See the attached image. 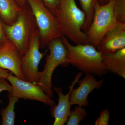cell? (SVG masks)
<instances>
[{"label": "cell", "instance_id": "cell-1", "mask_svg": "<svg viewBox=\"0 0 125 125\" xmlns=\"http://www.w3.org/2000/svg\"><path fill=\"white\" fill-rule=\"evenodd\" d=\"M54 15L62 36L76 45L88 44L85 33L82 30L85 14L75 0H61Z\"/></svg>", "mask_w": 125, "mask_h": 125}, {"label": "cell", "instance_id": "cell-2", "mask_svg": "<svg viewBox=\"0 0 125 125\" xmlns=\"http://www.w3.org/2000/svg\"><path fill=\"white\" fill-rule=\"evenodd\" d=\"M66 47L70 64L85 74L102 77L108 73L103 62L102 55L90 44L74 46L64 36L62 37Z\"/></svg>", "mask_w": 125, "mask_h": 125}, {"label": "cell", "instance_id": "cell-3", "mask_svg": "<svg viewBox=\"0 0 125 125\" xmlns=\"http://www.w3.org/2000/svg\"><path fill=\"white\" fill-rule=\"evenodd\" d=\"M3 25L7 38L15 45L21 58L28 48L34 33L38 29L30 7H22L13 24L3 23Z\"/></svg>", "mask_w": 125, "mask_h": 125}, {"label": "cell", "instance_id": "cell-4", "mask_svg": "<svg viewBox=\"0 0 125 125\" xmlns=\"http://www.w3.org/2000/svg\"><path fill=\"white\" fill-rule=\"evenodd\" d=\"M47 47L50 51L47 55L44 69L41 72L38 85L51 98L54 96L52 90V77L54 71L60 65L66 67L70 65L67 58V51L62 38L52 40Z\"/></svg>", "mask_w": 125, "mask_h": 125}, {"label": "cell", "instance_id": "cell-5", "mask_svg": "<svg viewBox=\"0 0 125 125\" xmlns=\"http://www.w3.org/2000/svg\"><path fill=\"white\" fill-rule=\"evenodd\" d=\"M35 18L37 26L40 48L44 49L52 40L62 35L58 28L56 16L42 0H26Z\"/></svg>", "mask_w": 125, "mask_h": 125}, {"label": "cell", "instance_id": "cell-6", "mask_svg": "<svg viewBox=\"0 0 125 125\" xmlns=\"http://www.w3.org/2000/svg\"><path fill=\"white\" fill-rule=\"evenodd\" d=\"M114 0L103 5L98 2L94 6V12L92 23L85 32L88 44L96 48L108 31L117 21L113 11Z\"/></svg>", "mask_w": 125, "mask_h": 125}, {"label": "cell", "instance_id": "cell-7", "mask_svg": "<svg viewBox=\"0 0 125 125\" xmlns=\"http://www.w3.org/2000/svg\"><path fill=\"white\" fill-rule=\"evenodd\" d=\"M40 38L38 29L33 34L29 47L21 58V68L23 74L27 81L38 84L41 72L38 66L45 53L40 52Z\"/></svg>", "mask_w": 125, "mask_h": 125}, {"label": "cell", "instance_id": "cell-8", "mask_svg": "<svg viewBox=\"0 0 125 125\" xmlns=\"http://www.w3.org/2000/svg\"><path fill=\"white\" fill-rule=\"evenodd\" d=\"M6 79L12 86L11 94L19 99L38 101L50 107L55 105L54 100L37 84L21 79L10 73H9Z\"/></svg>", "mask_w": 125, "mask_h": 125}, {"label": "cell", "instance_id": "cell-9", "mask_svg": "<svg viewBox=\"0 0 125 125\" xmlns=\"http://www.w3.org/2000/svg\"><path fill=\"white\" fill-rule=\"evenodd\" d=\"M104 82L103 78L97 81L93 75L85 74L84 77L78 81L79 87L72 90L70 97L71 105L83 107L89 106L88 96L94 90L101 88Z\"/></svg>", "mask_w": 125, "mask_h": 125}, {"label": "cell", "instance_id": "cell-10", "mask_svg": "<svg viewBox=\"0 0 125 125\" xmlns=\"http://www.w3.org/2000/svg\"><path fill=\"white\" fill-rule=\"evenodd\" d=\"M125 48V23L117 22L106 32L96 47L102 55L114 53Z\"/></svg>", "mask_w": 125, "mask_h": 125}, {"label": "cell", "instance_id": "cell-11", "mask_svg": "<svg viewBox=\"0 0 125 125\" xmlns=\"http://www.w3.org/2000/svg\"><path fill=\"white\" fill-rule=\"evenodd\" d=\"M83 73L80 71L75 76L73 81L70 85L69 93L66 94L63 93L62 89L60 87H52L54 91L58 94V105H55L51 107L50 111L52 116L54 118V125H64L68 120L70 113L71 106L70 103V94L72 90L78 83Z\"/></svg>", "mask_w": 125, "mask_h": 125}, {"label": "cell", "instance_id": "cell-12", "mask_svg": "<svg viewBox=\"0 0 125 125\" xmlns=\"http://www.w3.org/2000/svg\"><path fill=\"white\" fill-rule=\"evenodd\" d=\"M0 67L25 80L21 68V57L15 45L9 40L0 47ZM26 81V80H25Z\"/></svg>", "mask_w": 125, "mask_h": 125}, {"label": "cell", "instance_id": "cell-13", "mask_svg": "<svg viewBox=\"0 0 125 125\" xmlns=\"http://www.w3.org/2000/svg\"><path fill=\"white\" fill-rule=\"evenodd\" d=\"M106 69L125 79V48L111 54L102 55Z\"/></svg>", "mask_w": 125, "mask_h": 125}, {"label": "cell", "instance_id": "cell-14", "mask_svg": "<svg viewBox=\"0 0 125 125\" xmlns=\"http://www.w3.org/2000/svg\"><path fill=\"white\" fill-rule=\"evenodd\" d=\"M22 9L14 0H0V16L5 24H13Z\"/></svg>", "mask_w": 125, "mask_h": 125}, {"label": "cell", "instance_id": "cell-15", "mask_svg": "<svg viewBox=\"0 0 125 125\" xmlns=\"http://www.w3.org/2000/svg\"><path fill=\"white\" fill-rule=\"evenodd\" d=\"M9 92V103L5 108H3L0 111L2 118L1 125H15V113L14 111L16 103L19 101L17 97L12 95Z\"/></svg>", "mask_w": 125, "mask_h": 125}, {"label": "cell", "instance_id": "cell-16", "mask_svg": "<svg viewBox=\"0 0 125 125\" xmlns=\"http://www.w3.org/2000/svg\"><path fill=\"white\" fill-rule=\"evenodd\" d=\"M82 10L85 17V23L82 28L85 32L92 23L94 12V6L98 0H79Z\"/></svg>", "mask_w": 125, "mask_h": 125}, {"label": "cell", "instance_id": "cell-17", "mask_svg": "<svg viewBox=\"0 0 125 125\" xmlns=\"http://www.w3.org/2000/svg\"><path fill=\"white\" fill-rule=\"evenodd\" d=\"M87 115L88 113L86 109L83 107L76 105L74 110L70 113L66 125H79L81 122L84 120Z\"/></svg>", "mask_w": 125, "mask_h": 125}, {"label": "cell", "instance_id": "cell-18", "mask_svg": "<svg viewBox=\"0 0 125 125\" xmlns=\"http://www.w3.org/2000/svg\"><path fill=\"white\" fill-rule=\"evenodd\" d=\"M113 11L117 22L125 23V0H114Z\"/></svg>", "mask_w": 125, "mask_h": 125}, {"label": "cell", "instance_id": "cell-19", "mask_svg": "<svg viewBox=\"0 0 125 125\" xmlns=\"http://www.w3.org/2000/svg\"><path fill=\"white\" fill-rule=\"evenodd\" d=\"M110 117V113L108 109H104L100 113L99 116L95 121V125H108Z\"/></svg>", "mask_w": 125, "mask_h": 125}, {"label": "cell", "instance_id": "cell-20", "mask_svg": "<svg viewBox=\"0 0 125 125\" xmlns=\"http://www.w3.org/2000/svg\"><path fill=\"white\" fill-rule=\"evenodd\" d=\"M42 1L54 15L55 11L60 4L61 0H42Z\"/></svg>", "mask_w": 125, "mask_h": 125}, {"label": "cell", "instance_id": "cell-21", "mask_svg": "<svg viewBox=\"0 0 125 125\" xmlns=\"http://www.w3.org/2000/svg\"><path fill=\"white\" fill-rule=\"evenodd\" d=\"M9 40L5 31L3 23L0 20V47L4 45Z\"/></svg>", "mask_w": 125, "mask_h": 125}, {"label": "cell", "instance_id": "cell-22", "mask_svg": "<svg viewBox=\"0 0 125 125\" xmlns=\"http://www.w3.org/2000/svg\"><path fill=\"white\" fill-rule=\"evenodd\" d=\"M6 80L5 78H0V93L4 91L12 92V86L9 84Z\"/></svg>", "mask_w": 125, "mask_h": 125}, {"label": "cell", "instance_id": "cell-23", "mask_svg": "<svg viewBox=\"0 0 125 125\" xmlns=\"http://www.w3.org/2000/svg\"><path fill=\"white\" fill-rule=\"evenodd\" d=\"M9 74V71L0 67V78L6 79Z\"/></svg>", "mask_w": 125, "mask_h": 125}, {"label": "cell", "instance_id": "cell-24", "mask_svg": "<svg viewBox=\"0 0 125 125\" xmlns=\"http://www.w3.org/2000/svg\"><path fill=\"white\" fill-rule=\"evenodd\" d=\"M14 0L18 4V5L21 8H22L25 6V1H26V0Z\"/></svg>", "mask_w": 125, "mask_h": 125}, {"label": "cell", "instance_id": "cell-25", "mask_svg": "<svg viewBox=\"0 0 125 125\" xmlns=\"http://www.w3.org/2000/svg\"><path fill=\"white\" fill-rule=\"evenodd\" d=\"M112 0H98L99 4L101 5H103L107 4Z\"/></svg>", "mask_w": 125, "mask_h": 125}]
</instances>
